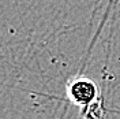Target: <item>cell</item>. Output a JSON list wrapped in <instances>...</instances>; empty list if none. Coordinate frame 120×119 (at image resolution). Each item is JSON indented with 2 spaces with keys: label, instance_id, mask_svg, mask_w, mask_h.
I'll return each mask as SVG.
<instances>
[{
  "label": "cell",
  "instance_id": "1",
  "mask_svg": "<svg viewBox=\"0 0 120 119\" xmlns=\"http://www.w3.org/2000/svg\"><path fill=\"white\" fill-rule=\"evenodd\" d=\"M67 96L75 105L86 108L100 97V88L87 77H75L67 83Z\"/></svg>",
  "mask_w": 120,
  "mask_h": 119
},
{
  "label": "cell",
  "instance_id": "2",
  "mask_svg": "<svg viewBox=\"0 0 120 119\" xmlns=\"http://www.w3.org/2000/svg\"><path fill=\"white\" fill-rule=\"evenodd\" d=\"M91 116H94V119H102L104 116V107L101 104V101L98 103L94 101L90 105L86 107V111H85V119H91Z\"/></svg>",
  "mask_w": 120,
  "mask_h": 119
}]
</instances>
